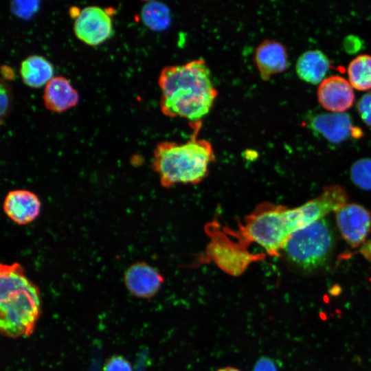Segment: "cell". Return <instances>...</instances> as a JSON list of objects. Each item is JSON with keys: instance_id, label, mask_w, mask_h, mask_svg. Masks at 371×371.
<instances>
[{"instance_id": "cell-21", "label": "cell", "mask_w": 371, "mask_h": 371, "mask_svg": "<svg viewBox=\"0 0 371 371\" xmlns=\"http://www.w3.org/2000/svg\"><path fill=\"white\" fill-rule=\"evenodd\" d=\"M103 371H133L131 363L122 356L115 355L106 360Z\"/></svg>"}, {"instance_id": "cell-20", "label": "cell", "mask_w": 371, "mask_h": 371, "mask_svg": "<svg viewBox=\"0 0 371 371\" xmlns=\"http://www.w3.org/2000/svg\"><path fill=\"white\" fill-rule=\"evenodd\" d=\"M357 109L361 120L371 126V91L366 93L359 99Z\"/></svg>"}, {"instance_id": "cell-3", "label": "cell", "mask_w": 371, "mask_h": 371, "mask_svg": "<svg viewBox=\"0 0 371 371\" xmlns=\"http://www.w3.org/2000/svg\"><path fill=\"white\" fill-rule=\"evenodd\" d=\"M38 286L19 262L0 265V330L7 337L30 336L41 315Z\"/></svg>"}, {"instance_id": "cell-2", "label": "cell", "mask_w": 371, "mask_h": 371, "mask_svg": "<svg viewBox=\"0 0 371 371\" xmlns=\"http://www.w3.org/2000/svg\"><path fill=\"white\" fill-rule=\"evenodd\" d=\"M322 217L321 209L313 200L295 208L261 203L245 218L237 235L246 245L254 242L269 255L279 256L293 232Z\"/></svg>"}, {"instance_id": "cell-13", "label": "cell", "mask_w": 371, "mask_h": 371, "mask_svg": "<svg viewBox=\"0 0 371 371\" xmlns=\"http://www.w3.org/2000/svg\"><path fill=\"white\" fill-rule=\"evenodd\" d=\"M254 60L260 78L269 80L286 69L289 62L286 47L273 39L263 40L255 49Z\"/></svg>"}, {"instance_id": "cell-16", "label": "cell", "mask_w": 371, "mask_h": 371, "mask_svg": "<svg viewBox=\"0 0 371 371\" xmlns=\"http://www.w3.org/2000/svg\"><path fill=\"white\" fill-rule=\"evenodd\" d=\"M19 72L26 85L38 88L46 85L53 78L54 69L45 58L32 55L21 62Z\"/></svg>"}, {"instance_id": "cell-18", "label": "cell", "mask_w": 371, "mask_h": 371, "mask_svg": "<svg viewBox=\"0 0 371 371\" xmlns=\"http://www.w3.org/2000/svg\"><path fill=\"white\" fill-rule=\"evenodd\" d=\"M141 18L144 25L155 31H161L171 22V13L168 7L158 1H148L141 11Z\"/></svg>"}, {"instance_id": "cell-1", "label": "cell", "mask_w": 371, "mask_h": 371, "mask_svg": "<svg viewBox=\"0 0 371 371\" xmlns=\"http://www.w3.org/2000/svg\"><path fill=\"white\" fill-rule=\"evenodd\" d=\"M159 106L169 117H182L191 123L201 121L218 95L211 72L203 58L164 67L159 76Z\"/></svg>"}, {"instance_id": "cell-22", "label": "cell", "mask_w": 371, "mask_h": 371, "mask_svg": "<svg viewBox=\"0 0 371 371\" xmlns=\"http://www.w3.org/2000/svg\"><path fill=\"white\" fill-rule=\"evenodd\" d=\"M0 98H1V123L2 124L4 117L8 113L10 106V96L7 87L3 82L1 84L0 88Z\"/></svg>"}, {"instance_id": "cell-24", "label": "cell", "mask_w": 371, "mask_h": 371, "mask_svg": "<svg viewBox=\"0 0 371 371\" xmlns=\"http://www.w3.org/2000/svg\"><path fill=\"white\" fill-rule=\"evenodd\" d=\"M361 46L359 38L354 36H349L344 41V47L346 51L355 52Z\"/></svg>"}, {"instance_id": "cell-11", "label": "cell", "mask_w": 371, "mask_h": 371, "mask_svg": "<svg viewBox=\"0 0 371 371\" xmlns=\"http://www.w3.org/2000/svg\"><path fill=\"white\" fill-rule=\"evenodd\" d=\"M124 280L127 290L139 298L148 299L159 291L164 276L154 267L145 262H138L126 270Z\"/></svg>"}, {"instance_id": "cell-9", "label": "cell", "mask_w": 371, "mask_h": 371, "mask_svg": "<svg viewBox=\"0 0 371 371\" xmlns=\"http://www.w3.org/2000/svg\"><path fill=\"white\" fill-rule=\"evenodd\" d=\"M311 128L331 143L339 144L350 136L357 138L362 132L353 126L349 114L344 112L321 113L313 116Z\"/></svg>"}, {"instance_id": "cell-15", "label": "cell", "mask_w": 371, "mask_h": 371, "mask_svg": "<svg viewBox=\"0 0 371 371\" xmlns=\"http://www.w3.org/2000/svg\"><path fill=\"white\" fill-rule=\"evenodd\" d=\"M330 67V61L319 49H308L304 52L295 63L296 74L304 81L320 83Z\"/></svg>"}, {"instance_id": "cell-14", "label": "cell", "mask_w": 371, "mask_h": 371, "mask_svg": "<svg viewBox=\"0 0 371 371\" xmlns=\"http://www.w3.org/2000/svg\"><path fill=\"white\" fill-rule=\"evenodd\" d=\"M78 100L77 91L63 76L53 77L45 85L43 102L49 111L62 113L76 106Z\"/></svg>"}, {"instance_id": "cell-17", "label": "cell", "mask_w": 371, "mask_h": 371, "mask_svg": "<svg viewBox=\"0 0 371 371\" xmlns=\"http://www.w3.org/2000/svg\"><path fill=\"white\" fill-rule=\"evenodd\" d=\"M348 81L357 90L371 89V56L366 54L355 56L348 66Z\"/></svg>"}, {"instance_id": "cell-25", "label": "cell", "mask_w": 371, "mask_h": 371, "mask_svg": "<svg viewBox=\"0 0 371 371\" xmlns=\"http://www.w3.org/2000/svg\"><path fill=\"white\" fill-rule=\"evenodd\" d=\"M1 73L5 79L10 80L14 78L13 71L7 65L1 67Z\"/></svg>"}, {"instance_id": "cell-6", "label": "cell", "mask_w": 371, "mask_h": 371, "mask_svg": "<svg viewBox=\"0 0 371 371\" xmlns=\"http://www.w3.org/2000/svg\"><path fill=\"white\" fill-rule=\"evenodd\" d=\"M214 224L208 226L210 242L205 249V260L214 262L225 273L238 276L241 275L255 261L263 256L251 254L247 245L242 242H234L227 236L225 232L218 230Z\"/></svg>"}, {"instance_id": "cell-26", "label": "cell", "mask_w": 371, "mask_h": 371, "mask_svg": "<svg viewBox=\"0 0 371 371\" xmlns=\"http://www.w3.org/2000/svg\"><path fill=\"white\" fill-rule=\"evenodd\" d=\"M216 371H240V370L234 367L227 366V367L219 368Z\"/></svg>"}, {"instance_id": "cell-10", "label": "cell", "mask_w": 371, "mask_h": 371, "mask_svg": "<svg viewBox=\"0 0 371 371\" xmlns=\"http://www.w3.org/2000/svg\"><path fill=\"white\" fill-rule=\"evenodd\" d=\"M321 106L330 112H344L355 100L353 87L343 76L333 75L324 78L317 89Z\"/></svg>"}, {"instance_id": "cell-7", "label": "cell", "mask_w": 371, "mask_h": 371, "mask_svg": "<svg viewBox=\"0 0 371 371\" xmlns=\"http://www.w3.org/2000/svg\"><path fill=\"white\" fill-rule=\"evenodd\" d=\"M74 31L76 36L82 42L89 45H98L111 36V18L102 8L87 6L76 17Z\"/></svg>"}, {"instance_id": "cell-12", "label": "cell", "mask_w": 371, "mask_h": 371, "mask_svg": "<svg viewBox=\"0 0 371 371\" xmlns=\"http://www.w3.org/2000/svg\"><path fill=\"white\" fill-rule=\"evenodd\" d=\"M5 215L19 225H27L39 216L41 202L33 192L17 189L10 191L3 203Z\"/></svg>"}, {"instance_id": "cell-8", "label": "cell", "mask_w": 371, "mask_h": 371, "mask_svg": "<svg viewBox=\"0 0 371 371\" xmlns=\"http://www.w3.org/2000/svg\"><path fill=\"white\" fill-rule=\"evenodd\" d=\"M338 229L352 247L363 243L371 230V212L361 205L347 203L335 212Z\"/></svg>"}, {"instance_id": "cell-5", "label": "cell", "mask_w": 371, "mask_h": 371, "mask_svg": "<svg viewBox=\"0 0 371 371\" xmlns=\"http://www.w3.org/2000/svg\"><path fill=\"white\" fill-rule=\"evenodd\" d=\"M333 247L332 229L328 222L322 218L293 232L281 253L293 268L313 272L326 264Z\"/></svg>"}, {"instance_id": "cell-23", "label": "cell", "mask_w": 371, "mask_h": 371, "mask_svg": "<svg viewBox=\"0 0 371 371\" xmlns=\"http://www.w3.org/2000/svg\"><path fill=\"white\" fill-rule=\"evenodd\" d=\"M252 371H277V368L270 359L261 357L256 363Z\"/></svg>"}, {"instance_id": "cell-4", "label": "cell", "mask_w": 371, "mask_h": 371, "mask_svg": "<svg viewBox=\"0 0 371 371\" xmlns=\"http://www.w3.org/2000/svg\"><path fill=\"white\" fill-rule=\"evenodd\" d=\"M191 124L194 133L190 139L180 144L162 142L154 149L152 166L164 187L200 183L207 175L210 164L215 159L211 144L196 137L201 121Z\"/></svg>"}, {"instance_id": "cell-19", "label": "cell", "mask_w": 371, "mask_h": 371, "mask_svg": "<svg viewBox=\"0 0 371 371\" xmlns=\"http://www.w3.org/2000/svg\"><path fill=\"white\" fill-rule=\"evenodd\" d=\"M353 183L363 190H371V159L363 158L356 161L350 168Z\"/></svg>"}]
</instances>
